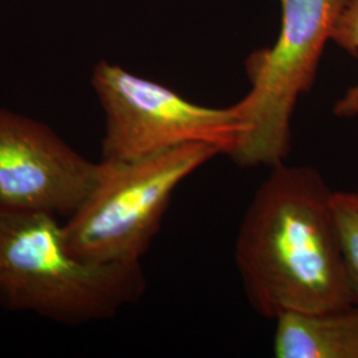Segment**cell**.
Instances as JSON below:
<instances>
[{"label":"cell","mask_w":358,"mask_h":358,"mask_svg":"<svg viewBox=\"0 0 358 358\" xmlns=\"http://www.w3.org/2000/svg\"><path fill=\"white\" fill-rule=\"evenodd\" d=\"M282 27L272 47L245 60L251 90L238 106L247 130L229 155L243 167H273L291 153L292 115L312 88L325 44L349 0H278Z\"/></svg>","instance_id":"277c9868"},{"label":"cell","mask_w":358,"mask_h":358,"mask_svg":"<svg viewBox=\"0 0 358 358\" xmlns=\"http://www.w3.org/2000/svg\"><path fill=\"white\" fill-rule=\"evenodd\" d=\"M331 40L349 55L358 57V0H349L333 27ZM333 115L338 118L357 117L358 83L333 105Z\"/></svg>","instance_id":"9c48e42d"},{"label":"cell","mask_w":358,"mask_h":358,"mask_svg":"<svg viewBox=\"0 0 358 358\" xmlns=\"http://www.w3.org/2000/svg\"><path fill=\"white\" fill-rule=\"evenodd\" d=\"M90 84L103 109V161L140 159L195 142L230 155L247 130L238 103L198 105L106 60L93 66Z\"/></svg>","instance_id":"5b68a950"},{"label":"cell","mask_w":358,"mask_h":358,"mask_svg":"<svg viewBox=\"0 0 358 358\" xmlns=\"http://www.w3.org/2000/svg\"><path fill=\"white\" fill-rule=\"evenodd\" d=\"M317 169L271 167L245 210L235 263L256 313H316L355 304L332 211Z\"/></svg>","instance_id":"6da1fadb"},{"label":"cell","mask_w":358,"mask_h":358,"mask_svg":"<svg viewBox=\"0 0 358 358\" xmlns=\"http://www.w3.org/2000/svg\"><path fill=\"white\" fill-rule=\"evenodd\" d=\"M222 150L195 142L131 161L99 162L90 195L64 223L69 251L93 263H141L179 186Z\"/></svg>","instance_id":"3957f363"},{"label":"cell","mask_w":358,"mask_h":358,"mask_svg":"<svg viewBox=\"0 0 358 358\" xmlns=\"http://www.w3.org/2000/svg\"><path fill=\"white\" fill-rule=\"evenodd\" d=\"M141 263H93L73 255L59 217L0 205V307L68 327L115 319L137 304Z\"/></svg>","instance_id":"7a4b0ae2"},{"label":"cell","mask_w":358,"mask_h":358,"mask_svg":"<svg viewBox=\"0 0 358 358\" xmlns=\"http://www.w3.org/2000/svg\"><path fill=\"white\" fill-rule=\"evenodd\" d=\"M276 358H358V304L276 319Z\"/></svg>","instance_id":"52a82bcc"},{"label":"cell","mask_w":358,"mask_h":358,"mask_svg":"<svg viewBox=\"0 0 358 358\" xmlns=\"http://www.w3.org/2000/svg\"><path fill=\"white\" fill-rule=\"evenodd\" d=\"M332 211L348 282L358 304V189L333 192Z\"/></svg>","instance_id":"ba28073f"},{"label":"cell","mask_w":358,"mask_h":358,"mask_svg":"<svg viewBox=\"0 0 358 358\" xmlns=\"http://www.w3.org/2000/svg\"><path fill=\"white\" fill-rule=\"evenodd\" d=\"M93 162L34 117L0 106V205L72 217L96 182Z\"/></svg>","instance_id":"8992f818"}]
</instances>
